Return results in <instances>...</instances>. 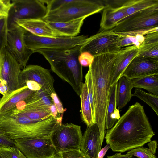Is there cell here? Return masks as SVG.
<instances>
[{
  "label": "cell",
  "mask_w": 158,
  "mask_h": 158,
  "mask_svg": "<svg viewBox=\"0 0 158 158\" xmlns=\"http://www.w3.org/2000/svg\"><path fill=\"white\" fill-rule=\"evenodd\" d=\"M155 134L144 106L136 102L107 130L105 139L113 151L123 153L143 147Z\"/></svg>",
  "instance_id": "obj_1"
},
{
  "label": "cell",
  "mask_w": 158,
  "mask_h": 158,
  "mask_svg": "<svg viewBox=\"0 0 158 158\" xmlns=\"http://www.w3.org/2000/svg\"><path fill=\"white\" fill-rule=\"evenodd\" d=\"M118 52L94 56L93 61L89 66L94 103L95 122L98 127L102 143L104 141L106 129V117L110 87L111 73Z\"/></svg>",
  "instance_id": "obj_2"
},
{
  "label": "cell",
  "mask_w": 158,
  "mask_h": 158,
  "mask_svg": "<svg viewBox=\"0 0 158 158\" xmlns=\"http://www.w3.org/2000/svg\"><path fill=\"white\" fill-rule=\"evenodd\" d=\"M80 46L64 49H42L33 51L42 55L49 62L52 71L69 83L79 96L83 79L82 66L78 61Z\"/></svg>",
  "instance_id": "obj_3"
},
{
  "label": "cell",
  "mask_w": 158,
  "mask_h": 158,
  "mask_svg": "<svg viewBox=\"0 0 158 158\" xmlns=\"http://www.w3.org/2000/svg\"><path fill=\"white\" fill-rule=\"evenodd\" d=\"M62 120L52 116L47 119L35 122L23 115L9 112L0 115V131L13 140L49 137L62 124Z\"/></svg>",
  "instance_id": "obj_4"
},
{
  "label": "cell",
  "mask_w": 158,
  "mask_h": 158,
  "mask_svg": "<svg viewBox=\"0 0 158 158\" xmlns=\"http://www.w3.org/2000/svg\"><path fill=\"white\" fill-rule=\"evenodd\" d=\"M103 0H69L57 9L48 12L43 19L47 22H66L87 18L103 10Z\"/></svg>",
  "instance_id": "obj_5"
},
{
  "label": "cell",
  "mask_w": 158,
  "mask_h": 158,
  "mask_svg": "<svg viewBox=\"0 0 158 158\" xmlns=\"http://www.w3.org/2000/svg\"><path fill=\"white\" fill-rule=\"evenodd\" d=\"M123 35L112 29L102 30L89 37L80 47V53L88 52L93 56L116 53L122 48L119 46Z\"/></svg>",
  "instance_id": "obj_6"
},
{
  "label": "cell",
  "mask_w": 158,
  "mask_h": 158,
  "mask_svg": "<svg viewBox=\"0 0 158 158\" xmlns=\"http://www.w3.org/2000/svg\"><path fill=\"white\" fill-rule=\"evenodd\" d=\"M7 16L8 30L18 26V20L43 19L47 15V9L44 0H12Z\"/></svg>",
  "instance_id": "obj_7"
},
{
  "label": "cell",
  "mask_w": 158,
  "mask_h": 158,
  "mask_svg": "<svg viewBox=\"0 0 158 158\" xmlns=\"http://www.w3.org/2000/svg\"><path fill=\"white\" fill-rule=\"evenodd\" d=\"M83 135L81 126L72 123L61 124L50 138L57 153L81 149Z\"/></svg>",
  "instance_id": "obj_8"
},
{
  "label": "cell",
  "mask_w": 158,
  "mask_h": 158,
  "mask_svg": "<svg viewBox=\"0 0 158 158\" xmlns=\"http://www.w3.org/2000/svg\"><path fill=\"white\" fill-rule=\"evenodd\" d=\"M87 38L85 35L73 37H40L27 31L24 34L26 45L33 52L39 49H64L80 46Z\"/></svg>",
  "instance_id": "obj_9"
},
{
  "label": "cell",
  "mask_w": 158,
  "mask_h": 158,
  "mask_svg": "<svg viewBox=\"0 0 158 158\" xmlns=\"http://www.w3.org/2000/svg\"><path fill=\"white\" fill-rule=\"evenodd\" d=\"M158 27V5L137 12L119 23L112 30L115 33L129 32Z\"/></svg>",
  "instance_id": "obj_10"
},
{
  "label": "cell",
  "mask_w": 158,
  "mask_h": 158,
  "mask_svg": "<svg viewBox=\"0 0 158 158\" xmlns=\"http://www.w3.org/2000/svg\"><path fill=\"white\" fill-rule=\"evenodd\" d=\"M14 141L15 146L27 158H51L57 153L49 137Z\"/></svg>",
  "instance_id": "obj_11"
},
{
  "label": "cell",
  "mask_w": 158,
  "mask_h": 158,
  "mask_svg": "<svg viewBox=\"0 0 158 158\" xmlns=\"http://www.w3.org/2000/svg\"><path fill=\"white\" fill-rule=\"evenodd\" d=\"M26 31L19 26L8 30L6 46L23 69L27 66L30 56L34 53L26 45L24 34Z\"/></svg>",
  "instance_id": "obj_12"
},
{
  "label": "cell",
  "mask_w": 158,
  "mask_h": 158,
  "mask_svg": "<svg viewBox=\"0 0 158 158\" xmlns=\"http://www.w3.org/2000/svg\"><path fill=\"white\" fill-rule=\"evenodd\" d=\"M21 69L19 63L6 48L2 49L0 52V77L7 82L8 93L20 88Z\"/></svg>",
  "instance_id": "obj_13"
},
{
  "label": "cell",
  "mask_w": 158,
  "mask_h": 158,
  "mask_svg": "<svg viewBox=\"0 0 158 158\" xmlns=\"http://www.w3.org/2000/svg\"><path fill=\"white\" fill-rule=\"evenodd\" d=\"M27 81H34L40 84L42 90L50 95L56 92L54 79L50 71L40 66L29 65L21 70L19 76L20 87L26 85Z\"/></svg>",
  "instance_id": "obj_14"
},
{
  "label": "cell",
  "mask_w": 158,
  "mask_h": 158,
  "mask_svg": "<svg viewBox=\"0 0 158 158\" xmlns=\"http://www.w3.org/2000/svg\"><path fill=\"white\" fill-rule=\"evenodd\" d=\"M154 75H158V58L137 56L131 60L121 77L132 80Z\"/></svg>",
  "instance_id": "obj_15"
},
{
  "label": "cell",
  "mask_w": 158,
  "mask_h": 158,
  "mask_svg": "<svg viewBox=\"0 0 158 158\" xmlns=\"http://www.w3.org/2000/svg\"><path fill=\"white\" fill-rule=\"evenodd\" d=\"M105 6L103 9L100 23L102 30H111L126 18L124 12L122 7L123 0H103Z\"/></svg>",
  "instance_id": "obj_16"
},
{
  "label": "cell",
  "mask_w": 158,
  "mask_h": 158,
  "mask_svg": "<svg viewBox=\"0 0 158 158\" xmlns=\"http://www.w3.org/2000/svg\"><path fill=\"white\" fill-rule=\"evenodd\" d=\"M138 48L130 46L122 48L118 52L111 73L110 87L117 82L128 64L137 55Z\"/></svg>",
  "instance_id": "obj_17"
},
{
  "label": "cell",
  "mask_w": 158,
  "mask_h": 158,
  "mask_svg": "<svg viewBox=\"0 0 158 158\" xmlns=\"http://www.w3.org/2000/svg\"><path fill=\"white\" fill-rule=\"evenodd\" d=\"M102 144L99 129L95 123L87 127L82 136L80 150L87 158H98Z\"/></svg>",
  "instance_id": "obj_18"
},
{
  "label": "cell",
  "mask_w": 158,
  "mask_h": 158,
  "mask_svg": "<svg viewBox=\"0 0 158 158\" xmlns=\"http://www.w3.org/2000/svg\"><path fill=\"white\" fill-rule=\"evenodd\" d=\"M16 24L27 31L40 37H64L60 33L52 28L48 22L43 19H30L18 20Z\"/></svg>",
  "instance_id": "obj_19"
},
{
  "label": "cell",
  "mask_w": 158,
  "mask_h": 158,
  "mask_svg": "<svg viewBox=\"0 0 158 158\" xmlns=\"http://www.w3.org/2000/svg\"><path fill=\"white\" fill-rule=\"evenodd\" d=\"M35 91L30 90L25 85L3 96L0 99V115L11 111L18 103L26 99Z\"/></svg>",
  "instance_id": "obj_20"
},
{
  "label": "cell",
  "mask_w": 158,
  "mask_h": 158,
  "mask_svg": "<svg viewBox=\"0 0 158 158\" xmlns=\"http://www.w3.org/2000/svg\"><path fill=\"white\" fill-rule=\"evenodd\" d=\"M85 18H81L63 22H48L52 28L61 34L64 37H73L77 36L80 33Z\"/></svg>",
  "instance_id": "obj_21"
},
{
  "label": "cell",
  "mask_w": 158,
  "mask_h": 158,
  "mask_svg": "<svg viewBox=\"0 0 158 158\" xmlns=\"http://www.w3.org/2000/svg\"><path fill=\"white\" fill-rule=\"evenodd\" d=\"M118 82L110 86L105 120V128L109 130L120 118L119 110L117 108L116 93Z\"/></svg>",
  "instance_id": "obj_22"
},
{
  "label": "cell",
  "mask_w": 158,
  "mask_h": 158,
  "mask_svg": "<svg viewBox=\"0 0 158 158\" xmlns=\"http://www.w3.org/2000/svg\"><path fill=\"white\" fill-rule=\"evenodd\" d=\"M133 88L132 80L122 76L119 79L116 93V105L119 109L124 107L132 97Z\"/></svg>",
  "instance_id": "obj_23"
},
{
  "label": "cell",
  "mask_w": 158,
  "mask_h": 158,
  "mask_svg": "<svg viewBox=\"0 0 158 158\" xmlns=\"http://www.w3.org/2000/svg\"><path fill=\"white\" fill-rule=\"evenodd\" d=\"M138 56L158 58V31L148 34L138 48Z\"/></svg>",
  "instance_id": "obj_24"
},
{
  "label": "cell",
  "mask_w": 158,
  "mask_h": 158,
  "mask_svg": "<svg viewBox=\"0 0 158 158\" xmlns=\"http://www.w3.org/2000/svg\"><path fill=\"white\" fill-rule=\"evenodd\" d=\"M81 103V116L83 121L89 127L95 123L93 115L88 94L87 86L85 81L82 84L80 95Z\"/></svg>",
  "instance_id": "obj_25"
},
{
  "label": "cell",
  "mask_w": 158,
  "mask_h": 158,
  "mask_svg": "<svg viewBox=\"0 0 158 158\" xmlns=\"http://www.w3.org/2000/svg\"><path fill=\"white\" fill-rule=\"evenodd\" d=\"M157 5L158 0H126L123 1L122 7L126 19L137 12Z\"/></svg>",
  "instance_id": "obj_26"
},
{
  "label": "cell",
  "mask_w": 158,
  "mask_h": 158,
  "mask_svg": "<svg viewBox=\"0 0 158 158\" xmlns=\"http://www.w3.org/2000/svg\"><path fill=\"white\" fill-rule=\"evenodd\" d=\"M9 112L23 115L35 122L46 119L52 116L49 107H34L19 110L13 109Z\"/></svg>",
  "instance_id": "obj_27"
},
{
  "label": "cell",
  "mask_w": 158,
  "mask_h": 158,
  "mask_svg": "<svg viewBox=\"0 0 158 158\" xmlns=\"http://www.w3.org/2000/svg\"><path fill=\"white\" fill-rule=\"evenodd\" d=\"M131 80L133 88L143 89L158 96V75H149Z\"/></svg>",
  "instance_id": "obj_28"
},
{
  "label": "cell",
  "mask_w": 158,
  "mask_h": 158,
  "mask_svg": "<svg viewBox=\"0 0 158 158\" xmlns=\"http://www.w3.org/2000/svg\"><path fill=\"white\" fill-rule=\"evenodd\" d=\"M135 96L143 101L149 105L158 115V96L146 93L142 89L136 88L132 97Z\"/></svg>",
  "instance_id": "obj_29"
},
{
  "label": "cell",
  "mask_w": 158,
  "mask_h": 158,
  "mask_svg": "<svg viewBox=\"0 0 158 158\" xmlns=\"http://www.w3.org/2000/svg\"><path fill=\"white\" fill-rule=\"evenodd\" d=\"M122 35L119 44L121 48L133 45L139 48L144 39V36L141 35Z\"/></svg>",
  "instance_id": "obj_30"
},
{
  "label": "cell",
  "mask_w": 158,
  "mask_h": 158,
  "mask_svg": "<svg viewBox=\"0 0 158 158\" xmlns=\"http://www.w3.org/2000/svg\"><path fill=\"white\" fill-rule=\"evenodd\" d=\"M127 154L137 158H157L149 148L141 147L132 149Z\"/></svg>",
  "instance_id": "obj_31"
},
{
  "label": "cell",
  "mask_w": 158,
  "mask_h": 158,
  "mask_svg": "<svg viewBox=\"0 0 158 158\" xmlns=\"http://www.w3.org/2000/svg\"><path fill=\"white\" fill-rule=\"evenodd\" d=\"M7 19V17H6L0 18V52L6 46L8 31Z\"/></svg>",
  "instance_id": "obj_32"
},
{
  "label": "cell",
  "mask_w": 158,
  "mask_h": 158,
  "mask_svg": "<svg viewBox=\"0 0 158 158\" xmlns=\"http://www.w3.org/2000/svg\"><path fill=\"white\" fill-rule=\"evenodd\" d=\"M85 81L87 85L88 94L89 97L93 115L95 120L94 103L92 79L90 71L89 69L85 76Z\"/></svg>",
  "instance_id": "obj_33"
},
{
  "label": "cell",
  "mask_w": 158,
  "mask_h": 158,
  "mask_svg": "<svg viewBox=\"0 0 158 158\" xmlns=\"http://www.w3.org/2000/svg\"><path fill=\"white\" fill-rule=\"evenodd\" d=\"M94 56L88 52L80 53L78 57V61L80 64L84 67L89 66L92 63Z\"/></svg>",
  "instance_id": "obj_34"
},
{
  "label": "cell",
  "mask_w": 158,
  "mask_h": 158,
  "mask_svg": "<svg viewBox=\"0 0 158 158\" xmlns=\"http://www.w3.org/2000/svg\"><path fill=\"white\" fill-rule=\"evenodd\" d=\"M12 3L11 0H0V18L7 17Z\"/></svg>",
  "instance_id": "obj_35"
},
{
  "label": "cell",
  "mask_w": 158,
  "mask_h": 158,
  "mask_svg": "<svg viewBox=\"0 0 158 158\" xmlns=\"http://www.w3.org/2000/svg\"><path fill=\"white\" fill-rule=\"evenodd\" d=\"M61 154L62 158H87L80 150L65 152Z\"/></svg>",
  "instance_id": "obj_36"
},
{
  "label": "cell",
  "mask_w": 158,
  "mask_h": 158,
  "mask_svg": "<svg viewBox=\"0 0 158 158\" xmlns=\"http://www.w3.org/2000/svg\"><path fill=\"white\" fill-rule=\"evenodd\" d=\"M53 103L55 105L58 113L60 114H63L66 109L64 108L62 104L56 93H52L50 95Z\"/></svg>",
  "instance_id": "obj_37"
},
{
  "label": "cell",
  "mask_w": 158,
  "mask_h": 158,
  "mask_svg": "<svg viewBox=\"0 0 158 158\" xmlns=\"http://www.w3.org/2000/svg\"><path fill=\"white\" fill-rule=\"evenodd\" d=\"M15 146L14 141L9 138L6 135H0V148H11Z\"/></svg>",
  "instance_id": "obj_38"
},
{
  "label": "cell",
  "mask_w": 158,
  "mask_h": 158,
  "mask_svg": "<svg viewBox=\"0 0 158 158\" xmlns=\"http://www.w3.org/2000/svg\"><path fill=\"white\" fill-rule=\"evenodd\" d=\"M26 85L27 86L29 89L33 91H38L42 89L41 86L34 81H27L26 82Z\"/></svg>",
  "instance_id": "obj_39"
},
{
  "label": "cell",
  "mask_w": 158,
  "mask_h": 158,
  "mask_svg": "<svg viewBox=\"0 0 158 158\" xmlns=\"http://www.w3.org/2000/svg\"><path fill=\"white\" fill-rule=\"evenodd\" d=\"M11 148H0V158H12Z\"/></svg>",
  "instance_id": "obj_40"
},
{
  "label": "cell",
  "mask_w": 158,
  "mask_h": 158,
  "mask_svg": "<svg viewBox=\"0 0 158 158\" xmlns=\"http://www.w3.org/2000/svg\"><path fill=\"white\" fill-rule=\"evenodd\" d=\"M12 158H27L15 146L11 148Z\"/></svg>",
  "instance_id": "obj_41"
},
{
  "label": "cell",
  "mask_w": 158,
  "mask_h": 158,
  "mask_svg": "<svg viewBox=\"0 0 158 158\" xmlns=\"http://www.w3.org/2000/svg\"><path fill=\"white\" fill-rule=\"evenodd\" d=\"M8 92V88L6 82L0 77V93L4 96Z\"/></svg>",
  "instance_id": "obj_42"
},
{
  "label": "cell",
  "mask_w": 158,
  "mask_h": 158,
  "mask_svg": "<svg viewBox=\"0 0 158 158\" xmlns=\"http://www.w3.org/2000/svg\"><path fill=\"white\" fill-rule=\"evenodd\" d=\"M148 145L149 148L152 152V153L155 155L157 147V144L156 141H151L149 142Z\"/></svg>",
  "instance_id": "obj_43"
},
{
  "label": "cell",
  "mask_w": 158,
  "mask_h": 158,
  "mask_svg": "<svg viewBox=\"0 0 158 158\" xmlns=\"http://www.w3.org/2000/svg\"><path fill=\"white\" fill-rule=\"evenodd\" d=\"M133 156L127 153L123 155L121 153H116L112 156H108L106 158H131Z\"/></svg>",
  "instance_id": "obj_44"
},
{
  "label": "cell",
  "mask_w": 158,
  "mask_h": 158,
  "mask_svg": "<svg viewBox=\"0 0 158 158\" xmlns=\"http://www.w3.org/2000/svg\"><path fill=\"white\" fill-rule=\"evenodd\" d=\"M110 148V145L107 144L105 147L101 149L98 153V158H103Z\"/></svg>",
  "instance_id": "obj_45"
},
{
  "label": "cell",
  "mask_w": 158,
  "mask_h": 158,
  "mask_svg": "<svg viewBox=\"0 0 158 158\" xmlns=\"http://www.w3.org/2000/svg\"><path fill=\"white\" fill-rule=\"evenodd\" d=\"M51 158H62L61 153H57Z\"/></svg>",
  "instance_id": "obj_46"
},
{
  "label": "cell",
  "mask_w": 158,
  "mask_h": 158,
  "mask_svg": "<svg viewBox=\"0 0 158 158\" xmlns=\"http://www.w3.org/2000/svg\"><path fill=\"white\" fill-rule=\"evenodd\" d=\"M4 134V131H0V135H3Z\"/></svg>",
  "instance_id": "obj_47"
},
{
  "label": "cell",
  "mask_w": 158,
  "mask_h": 158,
  "mask_svg": "<svg viewBox=\"0 0 158 158\" xmlns=\"http://www.w3.org/2000/svg\"><path fill=\"white\" fill-rule=\"evenodd\" d=\"M131 158H134V157H131Z\"/></svg>",
  "instance_id": "obj_48"
}]
</instances>
